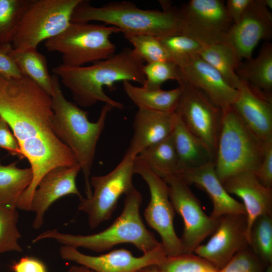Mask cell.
<instances>
[{"label":"cell","mask_w":272,"mask_h":272,"mask_svg":"<svg viewBox=\"0 0 272 272\" xmlns=\"http://www.w3.org/2000/svg\"><path fill=\"white\" fill-rule=\"evenodd\" d=\"M19 214L14 207L0 206V255L10 251L22 252L17 227Z\"/></svg>","instance_id":"32"},{"label":"cell","mask_w":272,"mask_h":272,"mask_svg":"<svg viewBox=\"0 0 272 272\" xmlns=\"http://www.w3.org/2000/svg\"><path fill=\"white\" fill-rule=\"evenodd\" d=\"M0 148L6 150L13 156L20 159L24 158L18 142L9 129L7 122L0 117Z\"/></svg>","instance_id":"39"},{"label":"cell","mask_w":272,"mask_h":272,"mask_svg":"<svg viewBox=\"0 0 272 272\" xmlns=\"http://www.w3.org/2000/svg\"><path fill=\"white\" fill-rule=\"evenodd\" d=\"M272 37V14L264 0H252L240 20L229 29L225 42L242 60L251 59L254 48Z\"/></svg>","instance_id":"16"},{"label":"cell","mask_w":272,"mask_h":272,"mask_svg":"<svg viewBox=\"0 0 272 272\" xmlns=\"http://www.w3.org/2000/svg\"><path fill=\"white\" fill-rule=\"evenodd\" d=\"M12 48V44L0 45V74L8 77L19 78L23 75L10 55Z\"/></svg>","instance_id":"40"},{"label":"cell","mask_w":272,"mask_h":272,"mask_svg":"<svg viewBox=\"0 0 272 272\" xmlns=\"http://www.w3.org/2000/svg\"><path fill=\"white\" fill-rule=\"evenodd\" d=\"M177 115L138 109L133 122V134L126 152L137 157L141 152L172 133Z\"/></svg>","instance_id":"22"},{"label":"cell","mask_w":272,"mask_h":272,"mask_svg":"<svg viewBox=\"0 0 272 272\" xmlns=\"http://www.w3.org/2000/svg\"><path fill=\"white\" fill-rule=\"evenodd\" d=\"M136 272H160L156 265H153L143 267Z\"/></svg>","instance_id":"44"},{"label":"cell","mask_w":272,"mask_h":272,"mask_svg":"<svg viewBox=\"0 0 272 272\" xmlns=\"http://www.w3.org/2000/svg\"><path fill=\"white\" fill-rule=\"evenodd\" d=\"M59 254L63 259L75 262L95 272H136L147 266L159 264L166 256L162 244L139 257L125 248L98 256L89 255L77 248L63 245L59 248Z\"/></svg>","instance_id":"14"},{"label":"cell","mask_w":272,"mask_h":272,"mask_svg":"<svg viewBox=\"0 0 272 272\" xmlns=\"http://www.w3.org/2000/svg\"><path fill=\"white\" fill-rule=\"evenodd\" d=\"M181 93L175 111L184 126L207 147L215 160L222 109L201 90L182 79Z\"/></svg>","instance_id":"11"},{"label":"cell","mask_w":272,"mask_h":272,"mask_svg":"<svg viewBox=\"0 0 272 272\" xmlns=\"http://www.w3.org/2000/svg\"><path fill=\"white\" fill-rule=\"evenodd\" d=\"M180 10L182 35L205 45L224 42L233 24L223 0H190Z\"/></svg>","instance_id":"13"},{"label":"cell","mask_w":272,"mask_h":272,"mask_svg":"<svg viewBox=\"0 0 272 272\" xmlns=\"http://www.w3.org/2000/svg\"><path fill=\"white\" fill-rule=\"evenodd\" d=\"M142 196L135 188L125 194L121 214L108 228L97 233L82 235L63 233L56 229L41 233L34 238L35 243L44 239H52L63 245L77 248L83 247L96 252L110 249L121 243H130L144 253L161 243L147 229L140 213Z\"/></svg>","instance_id":"5"},{"label":"cell","mask_w":272,"mask_h":272,"mask_svg":"<svg viewBox=\"0 0 272 272\" xmlns=\"http://www.w3.org/2000/svg\"><path fill=\"white\" fill-rule=\"evenodd\" d=\"M52 76L53 92L50 96L52 128L56 137L75 156L84 175L86 198H89L93 191L90 174L97 142L108 114L114 108L105 104L97 120L90 121L88 112L65 98L58 78L55 75Z\"/></svg>","instance_id":"4"},{"label":"cell","mask_w":272,"mask_h":272,"mask_svg":"<svg viewBox=\"0 0 272 272\" xmlns=\"http://www.w3.org/2000/svg\"><path fill=\"white\" fill-rule=\"evenodd\" d=\"M183 79L203 92L222 109L232 105L238 95L233 88L214 67L198 54H194L176 61Z\"/></svg>","instance_id":"18"},{"label":"cell","mask_w":272,"mask_h":272,"mask_svg":"<svg viewBox=\"0 0 272 272\" xmlns=\"http://www.w3.org/2000/svg\"><path fill=\"white\" fill-rule=\"evenodd\" d=\"M222 111L215 160L216 173L222 182L242 172L255 173L262 161L265 143L246 126L231 106Z\"/></svg>","instance_id":"6"},{"label":"cell","mask_w":272,"mask_h":272,"mask_svg":"<svg viewBox=\"0 0 272 272\" xmlns=\"http://www.w3.org/2000/svg\"><path fill=\"white\" fill-rule=\"evenodd\" d=\"M173 62L194 54H198L205 46L187 35H175L160 39Z\"/></svg>","instance_id":"36"},{"label":"cell","mask_w":272,"mask_h":272,"mask_svg":"<svg viewBox=\"0 0 272 272\" xmlns=\"http://www.w3.org/2000/svg\"><path fill=\"white\" fill-rule=\"evenodd\" d=\"M248 244L266 266L272 265L271 215H263L255 219L250 229Z\"/></svg>","instance_id":"30"},{"label":"cell","mask_w":272,"mask_h":272,"mask_svg":"<svg viewBox=\"0 0 272 272\" xmlns=\"http://www.w3.org/2000/svg\"><path fill=\"white\" fill-rule=\"evenodd\" d=\"M67 272H95L94 270L82 265H73L68 269Z\"/></svg>","instance_id":"43"},{"label":"cell","mask_w":272,"mask_h":272,"mask_svg":"<svg viewBox=\"0 0 272 272\" xmlns=\"http://www.w3.org/2000/svg\"><path fill=\"white\" fill-rule=\"evenodd\" d=\"M162 10L139 8L129 1L112 2L100 7L82 0L73 13L71 22H103L119 28L123 34L149 35L159 39L182 34L180 8L160 1Z\"/></svg>","instance_id":"3"},{"label":"cell","mask_w":272,"mask_h":272,"mask_svg":"<svg viewBox=\"0 0 272 272\" xmlns=\"http://www.w3.org/2000/svg\"><path fill=\"white\" fill-rule=\"evenodd\" d=\"M134 172L142 177L149 187L151 198L144 216L149 226L160 235L166 256L185 253L180 238L175 231V212L170 199L167 184L137 157Z\"/></svg>","instance_id":"10"},{"label":"cell","mask_w":272,"mask_h":272,"mask_svg":"<svg viewBox=\"0 0 272 272\" xmlns=\"http://www.w3.org/2000/svg\"><path fill=\"white\" fill-rule=\"evenodd\" d=\"M133 46L136 54L147 63L156 61H173L159 38L145 35L123 34Z\"/></svg>","instance_id":"33"},{"label":"cell","mask_w":272,"mask_h":272,"mask_svg":"<svg viewBox=\"0 0 272 272\" xmlns=\"http://www.w3.org/2000/svg\"><path fill=\"white\" fill-rule=\"evenodd\" d=\"M245 215H226L219 218L209 240L194 253L212 264L218 270L239 251L249 246L246 235Z\"/></svg>","instance_id":"15"},{"label":"cell","mask_w":272,"mask_h":272,"mask_svg":"<svg viewBox=\"0 0 272 272\" xmlns=\"http://www.w3.org/2000/svg\"><path fill=\"white\" fill-rule=\"evenodd\" d=\"M252 0H228L225 3L227 11L233 23H237L244 14Z\"/></svg>","instance_id":"42"},{"label":"cell","mask_w":272,"mask_h":272,"mask_svg":"<svg viewBox=\"0 0 272 272\" xmlns=\"http://www.w3.org/2000/svg\"><path fill=\"white\" fill-rule=\"evenodd\" d=\"M12 272H47L45 264L39 259L24 256L14 262L11 267Z\"/></svg>","instance_id":"41"},{"label":"cell","mask_w":272,"mask_h":272,"mask_svg":"<svg viewBox=\"0 0 272 272\" xmlns=\"http://www.w3.org/2000/svg\"><path fill=\"white\" fill-rule=\"evenodd\" d=\"M32 0H0V45L12 44L21 19Z\"/></svg>","instance_id":"31"},{"label":"cell","mask_w":272,"mask_h":272,"mask_svg":"<svg viewBox=\"0 0 272 272\" xmlns=\"http://www.w3.org/2000/svg\"><path fill=\"white\" fill-rule=\"evenodd\" d=\"M264 272H272V265L267 266L265 269Z\"/></svg>","instance_id":"46"},{"label":"cell","mask_w":272,"mask_h":272,"mask_svg":"<svg viewBox=\"0 0 272 272\" xmlns=\"http://www.w3.org/2000/svg\"><path fill=\"white\" fill-rule=\"evenodd\" d=\"M264 3L266 7L269 9L272 8V0H264Z\"/></svg>","instance_id":"45"},{"label":"cell","mask_w":272,"mask_h":272,"mask_svg":"<svg viewBox=\"0 0 272 272\" xmlns=\"http://www.w3.org/2000/svg\"><path fill=\"white\" fill-rule=\"evenodd\" d=\"M137 158L162 179L178 175L180 167L172 133L163 140L146 148Z\"/></svg>","instance_id":"25"},{"label":"cell","mask_w":272,"mask_h":272,"mask_svg":"<svg viewBox=\"0 0 272 272\" xmlns=\"http://www.w3.org/2000/svg\"><path fill=\"white\" fill-rule=\"evenodd\" d=\"M10 55L23 76L28 77L49 95H51L53 76L49 73L47 59L43 54L38 51L37 48H31L21 51L12 48Z\"/></svg>","instance_id":"27"},{"label":"cell","mask_w":272,"mask_h":272,"mask_svg":"<svg viewBox=\"0 0 272 272\" xmlns=\"http://www.w3.org/2000/svg\"><path fill=\"white\" fill-rule=\"evenodd\" d=\"M222 183L229 194L238 196L243 201L246 212V235L248 242L250 229L255 219L263 215H271L272 188L262 184L255 173L250 171L233 175Z\"/></svg>","instance_id":"20"},{"label":"cell","mask_w":272,"mask_h":272,"mask_svg":"<svg viewBox=\"0 0 272 272\" xmlns=\"http://www.w3.org/2000/svg\"><path fill=\"white\" fill-rule=\"evenodd\" d=\"M123 90L138 109L164 112H175L181 93V87L169 90L149 89L122 82Z\"/></svg>","instance_id":"24"},{"label":"cell","mask_w":272,"mask_h":272,"mask_svg":"<svg viewBox=\"0 0 272 272\" xmlns=\"http://www.w3.org/2000/svg\"><path fill=\"white\" fill-rule=\"evenodd\" d=\"M136 157L126 152L120 162L108 173L91 177L92 195L80 199L78 209L87 214L91 229L110 219L119 197L135 188L132 178Z\"/></svg>","instance_id":"9"},{"label":"cell","mask_w":272,"mask_h":272,"mask_svg":"<svg viewBox=\"0 0 272 272\" xmlns=\"http://www.w3.org/2000/svg\"><path fill=\"white\" fill-rule=\"evenodd\" d=\"M198 55L224 77L234 88L237 90L240 78L236 71L242 60L231 47L225 42L205 45Z\"/></svg>","instance_id":"28"},{"label":"cell","mask_w":272,"mask_h":272,"mask_svg":"<svg viewBox=\"0 0 272 272\" xmlns=\"http://www.w3.org/2000/svg\"><path fill=\"white\" fill-rule=\"evenodd\" d=\"M17 163L0 164V206L16 208L19 198L31 183V168H18Z\"/></svg>","instance_id":"29"},{"label":"cell","mask_w":272,"mask_h":272,"mask_svg":"<svg viewBox=\"0 0 272 272\" xmlns=\"http://www.w3.org/2000/svg\"><path fill=\"white\" fill-rule=\"evenodd\" d=\"M168 186L170 200L175 212L181 216L184 224L180 240L185 253H193L201 242L217 227L219 219L208 216L201 204L180 176L171 175L163 179Z\"/></svg>","instance_id":"12"},{"label":"cell","mask_w":272,"mask_h":272,"mask_svg":"<svg viewBox=\"0 0 272 272\" xmlns=\"http://www.w3.org/2000/svg\"><path fill=\"white\" fill-rule=\"evenodd\" d=\"M81 170L77 163L71 167L60 166L47 172L40 179L33 194L30 211L35 213L33 227L39 229L49 207L59 198L75 194L80 200L83 197L76 185V178Z\"/></svg>","instance_id":"19"},{"label":"cell","mask_w":272,"mask_h":272,"mask_svg":"<svg viewBox=\"0 0 272 272\" xmlns=\"http://www.w3.org/2000/svg\"><path fill=\"white\" fill-rule=\"evenodd\" d=\"M178 176L189 185L194 184L206 192L213 204L210 215L213 218L219 219L226 215L246 216L243 203L230 195L217 176L215 163L183 170Z\"/></svg>","instance_id":"21"},{"label":"cell","mask_w":272,"mask_h":272,"mask_svg":"<svg viewBox=\"0 0 272 272\" xmlns=\"http://www.w3.org/2000/svg\"><path fill=\"white\" fill-rule=\"evenodd\" d=\"M144 61L133 49L124 48L104 60L88 66L70 67L63 64L54 67L53 75L71 92L74 100L80 106L89 107L98 102L123 109V105L109 97L103 87L112 89L115 83L134 82L144 85Z\"/></svg>","instance_id":"2"},{"label":"cell","mask_w":272,"mask_h":272,"mask_svg":"<svg viewBox=\"0 0 272 272\" xmlns=\"http://www.w3.org/2000/svg\"><path fill=\"white\" fill-rule=\"evenodd\" d=\"M119 32L112 26L71 22L63 32L46 40L44 46L48 51L61 55L62 64L79 67L113 55L116 46L110 37Z\"/></svg>","instance_id":"7"},{"label":"cell","mask_w":272,"mask_h":272,"mask_svg":"<svg viewBox=\"0 0 272 272\" xmlns=\"http://www.w3.org/2000/svg\"><path fill=\"white\" fill-rule=\"evenodd\" d=\"M254 173L262 184L272 188V140L265 142L262 161Z\"/></svg>","instance_id":"38"},{"label":"cell","mask_w":272,"mask_h":272,"mask_svg":"<svg viewBox=\"0 0 272 272\" xmlns=\"http://www.w3.org/2000/svg\"><path fill=\"white\" fill-rule=\"evenodd\" d=\"M145 81L143 87L149 89H159L168 80L179 82L183 78L175 63L169 61H156L144 64Z\"/></svg>","instance_id":"35"},{"label":"cell","mask_w":272,"mask_h":272,"mask_svg":"<svg viewBox=\"0 0 272 272\" xmlns=\"http://www.w3.org/2000/svg\"><path fill=\"white\" fill-rule=\"evenodd\" d=\"M172 136L178 159L179 174L185 170L215 163L207 147L184 126L177 115Z\"/></svg>","instance_id":"23"},{"label":"cell","mask_w":272,"mask_h":272,"mask_svg":"<svg viewBox=\"0 0 272 272\" xmlns=\"http://www.w3.org/2000/svg\"><path fill=\"white\" fill-rule=\"evenodd\" d=\"M51 97L28 77L0 74V117L13 130L33 177L21 195L17 209L30 211L34 191L42 177L57 167L78 163L72 151L55 135L52 126Z\"/></svg>","instance_id":"1"},{"label":"cell","mask_w":272,"mask_h":272,"mask_svg":"<svg viewBox=\"0 0 272 272\" xmlns=\"http://www.w3.org/2000/svg\"><path fill=\"white\" fill-rule=\"evenodd\" d=\"M236 73L257 88L272 94V44L264 43L258 55L242 61Z\"/></svg>","instance_id":"26"},{"label":"cell","mask_w":272,"mask_h":272,"mask_svg":"<svg viewBox=\"0 0 272 272\" xmlns=\"http://www.w3.org/2000/svg\"><path fill=\"white\" fill-rule=\"evenodd\" d=\"M249 247L237 252L218 272H264L267 266Z\"/></svg>","instance_id":"37"},{"label":"cell","mask_w":272,"mask_h":272,"mask_svg":"<svg viewBox=\"0 0 272 272\" xmlns=\"http://www.w3.org/2000/svg\"><path fill=\"white\" fill-rule=\"evenodd\" d=\"M238 95L231 107L253 134L262 142L272 140V94L240 78Z\"/></svg>","instance_id":"17"},{"label":"cell","mask_w":272,"mask_h":272,"mask_svg":"<svg viewBox=\"0 0 272 272\" xmlns=\"http://www.w3.org/2000/svg\"><path fill=\"white\" fill-rule=\"evenodd\" d=\"M82 0H32L24 13L12 43L17 51L37 48L71 24L74 10Z\"/></svg>","instance_id":"8"},{"label":"cell","mask_w":272,"mask_h":272,"mask_svg":"<svg viewBox=\"0 0 272 272\" xmlns=\"http://www.w3.org/2000/svg\"><path fill=\"white\" fill-rule=\"evenodd\" d=\"M156 266L160 272H218L209 262L193 253L166 256Z\"/></svg>","instance_id":"34"}]
</instances>
